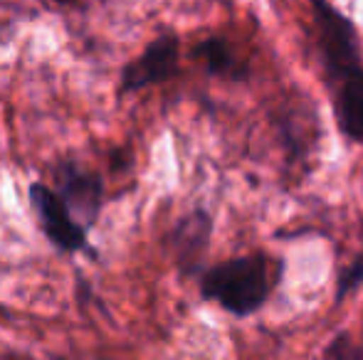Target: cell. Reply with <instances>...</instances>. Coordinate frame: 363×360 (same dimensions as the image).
Masks as SVG:
<instances>
[{"instance_id": "9", "label": "cell", "mask_w": 363, "mask_h": 360, "mask_svg": "<svg viewBox=\"0 0 363 360\" xmlns=\"http://www.w3.org/2000/svg\"><path fill=\"white\" fill-rule=\"evenodd\" d=\"M326 360H363V348L351 343L346 336H339L326 351Z\"/></svg>"}, {"instance_id": "8", "label": "cell", "mask_w": 363, "mask_h": 360, "mask_svg": "<svg viewBox=\"0 0 363 360\" xmlns=\"http://www.w3.org/2000/svg\"><path fill=\"white\" fill-rule=\"evenodd\" d=\"M196 54L203 57L206 67L216 74H225L235 67V57L225 40H206V42H201V47L196 50Z\"/></svg>"}, {"instance_id": "11", "label": "cell", "mask_w": 363, "mask_h": 360, "mask_svg": "<svg viewBox=\"0 0 363 360\" xmlns=\"http://www.w3.org/2000/svg\"><path fill=\"white\" fill-rule=\"evenodd\" d=\"M55 3H69V0H55Z\"/></svg>"}, {"instance_id": "3", "label": "cell", "mask_w": 363, "mask_h": 360, "mask_svg": "<svg viewBox=\"0 0 363 360\" xmlns=\"http://www.w3.org/2000/svg\"><path fill=\"white\" fill-rule=\"evenodd\" d=\"M30 200L38 212V220L43 232L48 235V240L52 242L57 250L62 252H84L86 247V230L74 222V217L69 215L67 205L62 202V197L52 190V187L35 182L30 187Z\"/></svg>"}, {"instance_id": "13", "label": "cell", "mask_w": 363, "mask_h": 360, "mask_svg": "<svg viewBox=\"0 0 363 360\" xmlns=\"http://www.w3.org/2000/svg\"><path fill=\"white\" fill-rule=\"evenodd\" d=\"M0 313H3V306H0Z\"/></svg>"}, {"instance_id": "10", "label": "cell", "mask_w": 363, "mask_h": 360, "mask_svg": "<svg viewBox=\"0 0 363 360\" xmlns=\"http://www.w3.org/2000/svg\"><path fill=\"white\" fill-rule=\"evenodd\" d=\"M361 284H363V252L356 257L354 265L344 272V277H341V294L351 291V289L361 286Z\"/></svg>"}, {"instance_id": "2", "label": "cell", "mask_w": 363, "mask_h": 360, "mask_svg": "<svg viewBox=\"0 0 363 360\" xmlns=\"http://www.w3.org/2000/svg\"><path fill=\"white\" fill-rule=\"evenodd\" d=\"M316 25H319L321 52L331 77L339 79L341 74L361 67L359 37L349 18L329 8L324 0H316Z\"/></svg>"}, {"instance_id": "12", "label": "cell", "mask_w": 363, "mask_h": 360, "mask_svg": "<svg viewBox=\"0 0 363 360\" xmlns=\"http://www.w3.org/2000/svg\"><path fill=\"white\" fill-rule=\"evenodd\" d=\"M13 360H28V358H13Z\"/></svg>"}, {"instance_id": "4", "label": "cell", "mask_w": 363, "mask_h": 360, "mask_svg": "<svg viewBox=\"0 0 363 360\" xmlns=\"http://www.w3.org/2000/svg\"><path fill=\"white\" fill-rule=\"evenodd\" d=\"M178 64V40L173 35H161L144 50L141 57H136L126 69L121 72V94H131V91L146 89L151 84H158L168 79L176 72Z\"/></svg>"}, {"instance_id": "5", "label": "cell", "mask_w": 363, "mask_h": 360, "mask_svg": "<svg viewBox=\"0 0 363 360\" xmlns=\"http://www.w3.org/2000/svg\"><path fill=\"white\" fill-rule=\"evenodd\" d=\"M60 190H55L67 205L74 220H84V227L94 225L101 210V180L77 163H62L57 170Z\"/></svg>"}, {"instance_id": "7", "label": "cell", "mask_w": 363, "mask_h": 360, "mask_svg": "<svg viewBox=\"0 0 363 360\" xmlns=\"http://www.w3.org/2000/svg\"><path fill=\"white\" fill-rule=\"evenodd\" d=\"M336 116H339L341 131L349 139L363 144V67H356L339 77Z\"/></svg>"}, {"instance_id": "1", "label": "cell", "mask_w": 363, "mask_h": 360, "mask_svg": "<svg viewBox=\"0 0 363 360\" xmlns=\"http://www.w3.org/2000/svg\"><path fill=\"white\" fill-rule=\"evenodd\" d=\"M277 281V265L262 255L238 257L213 267L203 277V296L235 316L255 313L269 298Z\"/></svg>"}, {"instance_id": "6", "label": "cell", "mask_w": 363, "mask_h": 360, "mask_svg": "<svg viewBox=\"0 0 363 360\" xmlns=\"http://www.w3.org/2000/svg\"><path fill=\"white\" fill-rule=\"evenodd\" d=\"M208 240H211V217L206 212H191L186 215L173 230V250H176V260L178 265L186 272H193L196 265L201 262L203 252L208 247Z\"/></svg>"}]
</instances>
